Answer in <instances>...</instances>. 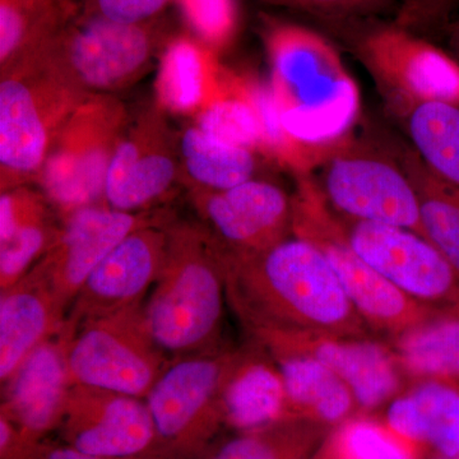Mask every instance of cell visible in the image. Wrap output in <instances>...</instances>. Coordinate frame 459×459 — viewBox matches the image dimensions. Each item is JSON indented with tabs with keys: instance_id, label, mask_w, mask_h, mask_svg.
Returning a JSON list of instances; mask_svg holds the SVG:
<instances>
[{
	"instance_id": "cell-18",
	"label": "cell",
	"mask_w": 459,
	"mask_h": 459,
	"mask_svg": "<svg viewBox=\"0 0 459 459\" xmlns=\"http://www.w3.org/2000/svg\"><path fill=\"white\" fill-rule=\"evenodd\" d=\"M361 48L365 59L391 91L394 104L459 105V62L446 51L394 27L369 33Z\"/></svg>"
},
{
	"instance_id": "cell-8",
	"label": "cell",
	"mask_w": 459,
	"mask_h": 459,
	"mask_svg": "<svg viewBox=\"0 0 459 459\" xmlns=\"http://www.w3.org/2000/svg\"><path fill=\"white\" fill-rule=\"evenodd\" d=\"M152 23H122L98 14L65 18L33 57L87 95H114L137 81L156 48Z\"/></svg>"
},
{
	"instance_id": "cell-28",
	"label": "cell",
	"mask_w": 459,
	"mask_h": 459,
	"mask_svg": "<svg viewBox=\"0 0 459 459\" xmlns=\"http://www.w3.org/2000/svg\"><path fill=\"white\" fill-rule=\"evenodd\" d=\"M178 146L181 169L195 184V188L229 189L255 177V159L252 150L216 140L197 126L184 129Z\"/></svg>"
},
{
	"instance_id": "cell-37",
	"label": "cell",
	"mask_w": 459,
	"mask_h": 459,
	"mask_svg": "<svg viewBox=\"0 0 459 459\" xmlns=\"http://www.w3.org/2000/svg\"><path fill=\"white\" fill-rule=\"evenodd\" d=\"M39 459H165L159 455H133V457H101V455H87L65 446H42Z\"/></svg>"
},
{
	"instance_id": "cell-4",
	"label": "cell",
	"mask_w": 459,
	"mask_h": 459,
	"mask_svg": "<svg viewBox=\"0 0 459 459\" xmlns=\"http://www.w3.org/2000/svg\"><path fill=\"white\" fill-rule=\"evenodd\" d=\"M87 96L39 57L2 71V192L38 183L57 133Z\"/></svg>"
},
{
	"instance_id": "cell-29",
	"label": "cell",
	"mask_w": 459,
	"mask_h": 459,
	"mask_svg": "<svg viewBox=\"0 0 459 459\" xmlns=\"http://www.w3.org/2000/svg\"><path fill=\"white\" fill-rule=\"evenodd\" d=\"M398 156L418 192L422 237L459 274V188L429 170L412 148H403Z\"/></svg>"
},
{
	"instance_id": "cell-20",
	"label": "cell",
	"mask_w": 459,
	"mask_h": 459,
	"mask_svg": "<svg viewBox=\"0 0 459 459\" xmlns=\"http://www.w3.org/2000/svg\"><path fill=\"white\" fill-rule=\"evenodd\" d=\"M65 316L44 259L0 291V383L36 347L62 331Z\"/></svg>"
},
{
	"instance_id": "cell-16",
	"label": "cell",
	"mask_w": 459,
	"mask_h": 459,
	"mask_svg": "<svg viewBox=\"0 0 459 459\" xmlns=\"http://www.w3.org/2000/svg\"><path fill=\"white\" fill-rule=\"evenodd\" d=\"M65 446L101 457L156 455L157 437L146 400L74 385L59 428Z\"/></svg>"
},
{
	"instance_id": "cell-10",
	"label": "cell",
	"mask_w": 459,
	"mask_h": 459,
	"mask_svg": "<svg viewBox=\"0 0 459 459\" xmlns=\"http://www.w3.org/2000/svg\"><path fill=\"white\" fill-rule=\"evenodd\" d=\"M170 361L151 334L144 303L84 322L66 336L72 385L96 386L144 400Z\"/></svg>"
},
{
	"instance_id": "cell-2",
	"label": "cell",
	"mask_w": 459,
	"mask_h": 459,
	"mask_svg": "<svg viewBox=\"0 0 459 459\" xmlns=\"http://www.w3.org/2000/svg\"><path fill=\"white\" fill-rule=\"evenodd\" d=\"M271 89L304 165L343 142L358 113V90L336 51L304 27L273 25L265 36Z\"/></svg>"
},
{
	"instance_id": "cell-31",
	"label": "cell",
	"mask_w": 459,
	"mask_h": 459,
	"mask_svg": "<svg viewBox=\"0 0 459 459\" xmlns=\"http://www.w3.org/2000/svg\"><path fill=\"white\" fill-rule=\"evenodd\" d=\"M66 17L63 0H0V68L31 59Z\"/></svg>"
},
{
	"instance_id": "cell-7",
	"label": "cell",
	"mask_w": 459,
	"mask_h": 459,
	"mask_svg": "<svg viewBox=\"0 0 459 459\" xmlns=\"http://www.w3.org/2000/svg\"><path fill=\"white\" fill-rule=\"evenodd\" d=\"M129 122L114 95H90L57 133L36 184L62 220L104 204L108 165Z\"/></svg>"
},
{
	"instance_id": "cell-33",
	"label": "cell",
	"mask_w": 459,
	"mask_h": 459,
	"mask_svg": "<svg viewBox=\"0 0 459 459\" xmlns=\"http://www.w3.org/2000/svg\"><path fill=\"white\" fill-rule=\"evenodd\" d=\"M415 446L386 425L369 419H350L329 443L327 459H416Z\"/></svg>"
},
{
	"instance_id": "cell-27",
	"label": "cell",
	"mask_w": 459,
	"mask_h": 459,
	"mask_svg": "<svg viewBox=\"0 0 459 459\" xmlns=\"http://www.w3.org/2000/svg\"><path fill=\"white\" fill-rule=\"evenodd\" d=\"M402 108L412 150L429 170L459 188V105L410 101Z\"/></svg>"
},
{
	"instance_id": "cell-30",
	"label": "cell",
	"mask_w": 459,
	"mask_h": 459,
	"mask_svg": "<svg viewBox=\"0 0 459 459\" xmlns=\"http://www.w3.org/2000/svg\"><path fill=\"white\" fill-rule=\"evenodd\" d=\"M325 425L301 416H287L255 430L241 431L199 459H307Z\"/></svg>"
},
{
	"instance_id": "cell-34",
	"label": "cell",
	"mask_w": 459,
	"mask_h": 459,
	"mask_svg": "<svg viewBox=\"0 0 459 459\" xmlns=\"http://www.w3.org/2000/svg\"><path fill=\"white\" fill-rule=\"evenodd\" d=\"M190 27L208 47L230 40L237 26L234 0H179Z\"/></svg>"
},
{
	"instance_id": "cell-1",
	"label": "cell",
	"mask_w": 459,
	"mask_h": 459,
	"mask_svg": "<svg viewBox=\"0 0 459 459\" xmlns=\"http://www.w3.org/2000/svg\"><path fill=\"white\" fill-rule=\"evenodd\" d=\"M228 305L247 333L312 332L371 338L319 247L292 234L263 252L230 256Z\"/></svg>"
},
{
	"instance_id": "cell-38",
	"label": "cell",
	"mask_w": 459,
	"mask_h": 459,
	"mask_svg": "<svg viewBox=\"0 0 459 459\" xmlns=\"http://www.w3.org/2000/svg\"><path fill=\"white\" fill-rule=\"evenodd\" d=\"M451 45L453 50H455V56H457L459 59V20L457 21V22L455 23V25L452 26Z\"/></svg>"
},
{
	"instance_id": "cell-24",
	"label": "cell",
	"mask_w": 459,
	"mask_h": 459,
	"mask_svg": "<svg viewBox=\"0 0 459 459\" xmlns=\"http://www.w3.org/2000/svg\"><path fill=\"white\" fill-rule=\"evenodd\" d=\"M271 359L279 368L291 415L328 427L342 425L358 409L349 385L322 362L303 355Z\"/></svg>"
},
{
	"instance_id": "cell-17",
	"label": "cell",
	"mask_w": 459,
	"mask_h": 459,
	"mask_svg": "<svg viewBox=\"0 0 459 459\" xmlns=\"http://www.w3.org/2000/svg\"><path fill=\"white\" fill-rule=\"evenodd\" d=\"M166 219L162 213L123 212L105 204L80 208L65 217L56 246L42 259L65 312L71 309L87 277L124 238L137 229Z\"/></svg>"
},
{
	"instance_id": "cell-14",
	"label": "cell",
	"mask_w": 459,
	"mask_h": 459,
	"mask_svg": "<svg viewBox=\"0 0 459 459\" xmlns=\"http://www.w3.org/2000/svg\"><path fill=\"white\" fill-rule=\"evenodd\" d=\"M169 220L133 231L92 271L66 313L65 336L84 322L146 301L164 265Z\"/></svg>"
},
{
	"instance_id": "cell-23",
	"label": "cell",
	"mask_w": 459,
	"mask_h": 459,
	"mask_svg": "<svg viewBox=\"0 0 459 459\" xmlns=\"http://www.w3.org/2000/svg\"><path fill=\"white\" fill-rule=\"evenodd\" d=\"M225 424L240 431L255 430L294 416L287 404L279 368L256 344L244 349L223 394Z\"/></svg>"
},
{
	"instance_id": "cell-15",
	"label": "cell",
	"mask_w": 459,
	"mask_h": 459,
	"mask_svg": "<svg viewBox=\"0 0 459 459\" xmlns=\"http://www.w3.org/2000/svg\"><path fill=\"white\" fill-rule=\"evenodd\" d=\"M192 204L230 256L255 255L292 235V198L268 181L252 179L223 190L193 188Z\"/></svg>"
},
{
	"instance_id": "cell-19",
	"label": "cell",
	"mask_w": 459,
	"mask_h": 459,
	"mask_svg": "<svg viewBox=\"0 0 459 459\" xmlns=\"http://www.w3.org/2000/svg\"><path fill=\"white\" fill-rule=\"evenodd\" d=\"M72 383L66 367V336L62 331L45 341L2 383L0 413L30 440L42 443L57 430Z\"/></svg>"
},
{
	"instance_id": "cell-9",
	"label": "cell",
	"mask_w": 459,
	"mask_h": 459,
	"mask_svg": "<svg viewBox=\"0 0 459 459\" xmlns=\"http://www.w3.org/2000/svg\"><path fill=\"white\" fill-rule=\"evenodd\" d=\"M318 162L314 186L338 216L422 235L418 192L398 153L341 142Z\"/></svg>"
},
{
	"instance_id": "cell-35",
	"label": "cell",
	"mask_w": 459,
	"mask_h": 459,
	"mask_svg": "<svg viewBox=\"0 0 459 459\" xmlns=\"http://www.w3.org/2000/svg\"><path fill=\"white\" fill-rule=\"evenodd\" d=\"M170 0H90L86 13L98 14L115 22H151Z\"/></svg>"
},
{
	"instance_id": "cell-22",
	"label": "cell",
	"mask_w": 459,
	"mask_h": 459,
	"mask_svg": "<svg viewBox=\"0 0 459 459\" xmlns=\"http://www.w3.org/2000/svg\"><path fill=\"white\" fill-rule=\"evenodd\" d=\"M385 425L412 446H430L440 458H459V385L419 380L391 401Z\"/></svg>"
},
{
	"instance_id": "cell-26",
	"label": "cell",
	"mask_w": 459,
	"mask_h": 459,
	"mask_svg": "<svg viewBox=\"0 0 459 459\" xmlns=\"http://www.w3.org/2000/svg\"><path fill=\"white\" fill-rule=\"evenodd\" d=\"M402 370L459 385V310H446L392 341Z\"/></svg>"
},
{
	"instance_id": "cell-21",
	"label": "cell",
	"mask_w": 459,
	"mask_h": 459,
	"mask_svg": "<svg viewBox=\"0 0 459 459\" xmlns=\"http://www.w3.org/2000/svg\"><path fill=\"white\" fill-rule=\"evenodd\" d=\"M63 220L31 186L0 195V291L32 270L56 246Z\"/></svg>"
},
{
	"instance_id": "cell-5",
	"label": "cell",
	"mask_w": 459,
	"mask_h": 459,
	"mask_svg": "<svg viewBox=\"0 0 459 459\" xmlns=\"http://www.w3.org/2000/svg\"><path fill=\"white\" fill-rule=\"evenodd\" d=\"M244 349L222 346L171 359L148 392L155 425L156 455L199 459L225 424L223 394Z\"/></svg>"
},
{
	"instance_id": "cell-32",
	"label": "cell",
	"mask_w": 459,
	"mask_h": 459,
	"mask_svg": "<svg viewBox=\"0 0 459 459\" xmlns=\"http://www.w3.org/2000/svg\"><path fill=\"white\" fill-rule=\"evenodd\" d=\"M201 131L232 146L262 148V129L243 80L221 74L210 101L195 114Z\"/></svg>"
},
{
	"instance_id": "cell-36",
	"label": "cell",
	"mask_w": 459,
	"mask_h": 459,
	"mask_svg": "<svg viewBox=\"0 0 459 459\" xmlns=\"http://www.w3.org/2000/svg\"><path fill=\"white\" fill-rule=\"evenodd\" d=\"M313 13L332 17H358L382 11L394 0H291Z\"/></svg>"
},
{
	"instance_id": "cell-13",
	"label": "cell",
	"mask_w": 459,
	"mask_h": 459,
	"mask_svg": "<svg viewBox=\"0 0 459 459\" xmlns=\"http://www.w3.org/2000/svg\"><path fill=\"white\" fill-rule=\"evenodd\" d=\"M179 146L157 108L131 119L105 179L104 204L123 212H151L179 180Z\"/></svg>"
},
{
	"instance_id": "cell-11",
	"label": "cell",
	"mask_w": 459,
	"mask_h": 459,
	"mask_svg": "<svg viewBox=\"0 0 459 459\" xmlns=\"http://www.w3.org/2000/svg\"><path fill=\"white\" fill-rule=\"evenodd\" d=\"M338 219L352 249L402 292L434 309L459 310V274L427 238L398 226Z\"/></svg>"
},
{
	"instance_id": "cell-25",
	"label": "cell",
	"mask_w": 459,
	"mask_h": 459,
	"mask_svg": "<svg viewBox=\"0 0 459 459\" xmlns=\"http://www.w3.org/2000/svg\"><path fill=\"white\" fill-rule=\"evenodd\" d=\"M220 78L210 48L192 39H175L160 60L159 105L171 113L195 115L216 92Z\"/></svg>"
},
{
	"instance_id": "cell-39",
	"label": "cell",
	"mask_w": 459,
	"mask_h": 459,
	"mask_svg": "<svg viewBox=\"0 0 459 459\" xmlns=\"http://www.w3.org/2000/svg\"><path fill=\"white\" fill-rule=\"evenodd\" d=\"M440 459H459V458H440Z\"/></svg>"
},
{
	"instance_id": "cell-6",
	"label": "cell",
	"mask_w": 459,
	"mask_h": 459,
	"mask_svg": "<svg viewBox=\"0 0 459 459\" xmlns=\"http://www.w3.org/2000/svg\"><path fill=\"white\" fill-rule=\"evenodd\" d=\"M292 204V234L319 247L347 298L373 333L394 341L444 312L410 298L371 268L350 246L340 219L312 181H301Z\"/></svg>"
},
{
	"instance_id": "cell-12",
	"label": "cell",
	"mask_w": 459,
	"mask_h": 459,
	"mask_svg": "<svg viewBox=\"0 0 459 459\" xmlns=\"http://www.w3.org/2000/svg\"><path fill=\"white\" fill-rule=\"evenodd\" d=\"M247 336L270 358L303 355L322 362L349 385L358 409H377L397 397L403 385V370L394 350L373 338L312 332H255Z\"/></svg>"
},
{
	"instance_id": "cell-3",
	"label": "cell",
	"mask_w": 459,
	"mask_h": 459,
	"mask_svg": "<svg viewBox=\"0 0 459 459\" xmlns=\"http://www.w3.org/2000/svg\"><path fill=\"white\" fill-rule=\"evenodd\" d=\"M161 273L144 301L157 344L171 359L222 347L228 304L226 252L201 223H166Z\"/></svg>"
}]
</instances>
